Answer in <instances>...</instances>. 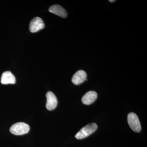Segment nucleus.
Wrapping results in <instances>:
<instances>
[{"mask_svg":"<svg viewBox=\"0 0 147 147\" xmlns=\"http://www.w3.org/2000/svg\"><path fill=\"white\" fill-rule=\"evenodd\" d=\"M16 81L15 76L10 71H5L2 74L1 82L2 84H14Z\"/></svg>","mask_w":147,"mask_h":147,"instance_id":"obj_7","label":"nucleus"},{"mask_svg":"<svg viewBox=\"0 0 147 147\" xmlns=\"http://www.w3.org/2000/svg\"><path fill=\"white\" fill-rule=\"evenodd\" d=\"M87 74L84 70H79L73 75L71 79L72 83L74 85H79L87 80Z\"/></svg>","mask_w":147,"mask_h":147,"instance_id":"obj_6","label":"nucleus"},{"mask_svg":"<svg viewBox=\"0 0 147 147\" xmlns=\"http://www.w3.org/2000/svg\"><path fill=\"white\" fill-rule=\"evenodd\" d=\"M97 93L94 91H90L87 92L82 98V101L85 105H89L94 102L97 98Z\"/></svg>","mask_w":147,"mask_h":147,"instance_id":"obj_8","label":"nucleus"},{"mask_svg":"<svg viewBox=\"0 0 147 147\" xmlns=\"http://www.w3.org/2000/svg\"><path fill=\"white\" fill-rule=\"evenodd\" d=\"M49 11L62 18H66L67 16V13L66 11L62 7L59 5H54L51 6L49 9Z\"/></svg>","mask_w":147,"mask_h":147,"instance_id":"obj_9","label":"nucleus"},{"mask_svg":"<svg viewBox=\"0 0 147 147\" xmlns=\"http://www.w3.org/2000/svg\"><path fill=\"white\" fill-rule=\"evenodd\" d=\"M47 103L46 107L47 110H52L57 107L58 104L57 98L53 92L49 91L46 94Z\"/></svg>","mask_w":147,"mask_h":147,"instance_id":"obj_5","label":"nucleus"},{"mask_svg":"<svg viewBox=\"0 0 147 147\" xmlns=\"http://www.w3.org/2000/svg\"><path fill=\"white\" fill-rule=\"evenodd\" d=\"M44 27L45 24L43 20L40 17H36L30 22L29 29L31 32L35 33L44 28Z\"/></svg>","mask_w":147,"mask_h":147,"instance_id":"obj_4","label":"nucleus"},{"mask_svg":"<svg viewBox=\"0 0 147 147\" xmlns=\"http://www.w3.org/2000/svg\"><path fill=\"white\" fill-rule=\"evenodd\" d=\"M127 121L131 129L136 132H140L141 125L138 116L135 113H129L127 116Z\"/></svg>","mask_w":147,"mask_h":147,"instance_id":"obj_3","label":"nucleus"},{"mask_svg":"<svg viewBox=\"0 0 147 147\" xmlns=\"http://www.w3.org/2000/svg\"><path fill=\"white\" fill-rule=\"evenodd\" d=\"M28 125L24 122L16 123L13 124L10 128V131L16 135H21L27 134L30 131Z\"/></svg>","mask_w":147,"mask_h":147,"instance_id":"obj_2","label":"nucleus"},{"mask_svg":"<svg viewBox=\"0 0 147 147\" xmlns=\"http://www.w3.org/2000/svg\"><path fill=\"white\" fill-rule=\"evenodd\" d=\"M109 1L110 2H114L115 1V0H113V1L110 0V1Z\"/></svg>","mask_w":147,"mask_h":147,"instance_id":"obj_10","label":"nucleus"},{"mask_svg":"<svg viewBox=\"0 0 147 147\" xmlns=\"http://www.w3.org/2000/svg\"><path fill=\"white\" fill-rule=\"evenodd\" d=\"M97 125L94 123L89 124L81 129L76 134L75 137L78 139H84L94 133L97 129Z\"/></svg>","mask_w":147,"mask_h":147,"instance_id":"obj_1","label":"nucleus"}]
</instances>
